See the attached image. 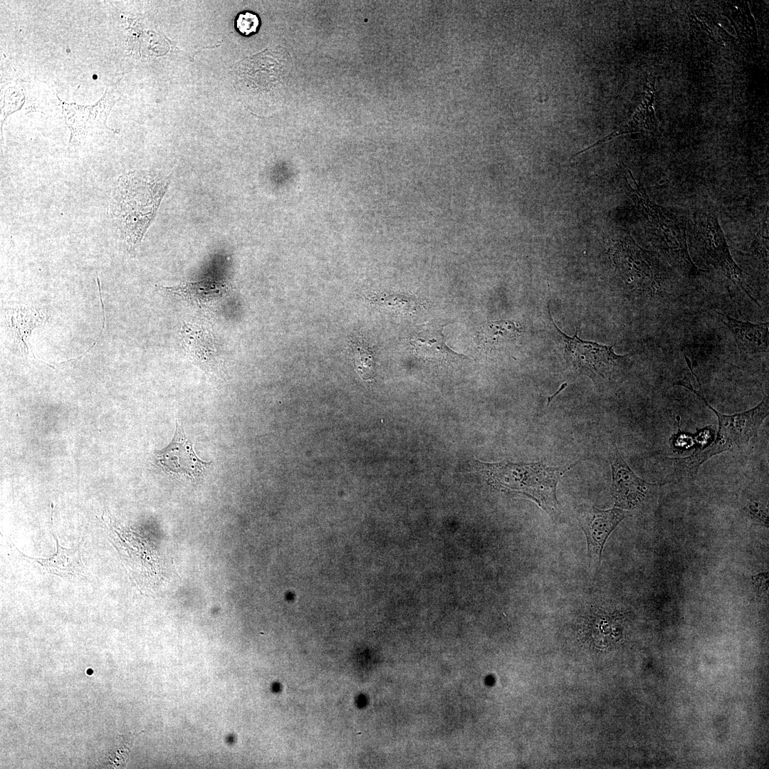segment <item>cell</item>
Wrapping results in <instances>:
<instances>
[{
  "label": "cell",
  "mask_w": 769,
  "mask_h": 769,
  "mask_svg": "<svg viewBox=\"0 0 769 769\" xmlns=\"http://www.w3.org/2000/svg\"><path fill=\"white\" fill-rule=\"evenodd\" d=\"M169 183L168 177L147 172H129L116 182L110 215L130 251L141 242L154 221Z\"/></svg>",
  "instance_id": "cell-1"
},
{
  "label": "cell",
  "mask_w": 769,
  "mask_h": 769,
  "mask_svg": "<svg viewBox=\"0 0 769 769\" xmlns=\"http://www.w3.org/2000/svg\"><path fill=\"white\" fill-rule=\"evenodd\" d=\"M636 189L630 186V197L642 216L652 244L675 266L689 276L699 273L692 261L687 245V219L656 204L642 186L637 184L628 170Z\"/></svg>",
  "instance_id": "cell-2"
},
{
  "label": "cell",
  "mask_w": 769,
  "mask_h": 769,
  "mask_svg": "<svg viewBox=\"0 0 769 769\" xmlns=\"http://www.w3.org/2000/svg\"><path fill=\"white\" fill-rule=\"evenodd\" d=\"M477 464L491 483L498 488L530 497L550 513H552L558 506L557 484L560 478L572 467L548 466L542 462Z\"/></svg>",
  "instance_id": "cell-3"
},
{
  "label": "cell",
  "mask_w": 769,
  "mask_h": 769,
  "mask_svg": "<svg viewBox=\"0 0 769 769\" xmlns=\"http://www.w3.org/2000/svg\"><path fill=\"white\" fill-rule=\"evenodd\" d=\"M681 385L699 397L705 404L712 409L718 418V431L716 438L708 446L696 451L691 456L674 459L678 466L686 467L690 474L696 473L699 466L713 455L738 450L747 446L756 436L757 431L768 415V396L765 394L763 400L754 408L744 412L733 415H725L718 412L710 406L700 388L698 391L686 380L675 383Z\"/></svg>",
  "instance_id": "cell-4"
},
{
  "label": "cell",
  "mask_w": 769,
  "mask_h": 769,
  "mask_svg": "<svg viewBox=\"0 0 769 769\" xmlns=\"http://www.w3.org/2000/svg\"><path fill=\"white\" fill-rule=\"evenodd\" d=\"M694 231V246L700 255L755 300L745 288L743 271L731 254L716 214L708 211L701 214L696 220Z\"/></svg>",
  "instance_id": "cell-5"
},
{
  "label": "cell",
  "mask_w": 769,
  "mask_h": 769,
  "mask_svg": "<svg viewBox=\"0 0 769 769\" xmlns=\"http://www.w3.org/2000/svg\"><path fill=\"white\" fill-rule=\"evenodd\" d=\"M63 114L70 130V143L85 142L105 133H117L118 130L107 125L108 117L116 102V94L112 87H108L101 98L91 105H82L61 100Z\"/></svg>",
  "instance_id": "cell-6"
},
{
  "label": "cell",
  "mask_w": 769,
  "mask_h": 769,
  "mask_svg": "<svg viewBox=\"0 0 769 769\" xmlns=\"http://www.w3.org/2000/svg\"><path fill=\"white\" fill-rule=\"evenodd\" d=\"M556 329L565 344V352L576 370L592 379L607 377L624 358L615 354L612 346L580 339L577 330L573 337H569L557 327Z\"/></svg>",
  "instance_id": "cell-7"
},
{
  "label": "cell",
  "mask_w": 769,
  "mask_h": 769,
  "mask_svg": "<svg viewBox=\"0 0 769 769\" xmlns=\"http://www.w3.org/2000/svg\"><path fill=\"white\" fill-rule=\"evenodd\" d=\"M155 461L168 474L186 476L191 479L202 477L211 464L197 457L192 442L178 422L176 423L175 432L170 443L155 452Z\"/></svg>",
  "instance_id": "cell-8"
},
{
  "label": "cell",
  "mask_w": 769,
  "mask_h": 769,
  "mask_svg": "<svg viewBox=\"0 0 769 769\" xmlns=\"http://www.w3.org/2000/svg\"><path fill=\"white\" fill-rule=\"evenodd\" d=\"M617 263L622 270L642 291L657 293L664 283V270L652 253L638 246L621 244L617 251Z\"/></svg>",
  "instance_id": "cell-9"
},
{
  "label": "cell",
  "mask_w": 769,
  "mask_h": 769,
  "mask_svg": "<svg viewBox=\"0 0 769 769\" xmlns=\"http://www.w3.org/2000/svg\"><path fill=\"white\" fill-rule=\"evenodd\" d=\"M624 515V511L617 508L600 510L585 504L578 508L577 518L585 534L587 554L590 558L600 562L606 540Z\"/></svg>",
  "instance_id": "cell-10"
},
{
  "label": "cell",
  "mask_w": 769,
  "mask_h": 769,
  "mask_svg": "<svg viewBox=\"0 0 769 769\" xmlns=\"http://www.w3.org/2000/svg\"><path fill=\"white\" fill-rule=\"evenodd\" d=\"M612 475V495L615 506L633 508L638 506L655 486L639 478L629 467L619 451L609 453Z\"/></svg>",
  "instance_id": "cell-11"
},
{
  "label": "cell",
  "mask_w": 769,
  "mask_h": 769,
  "mask_svg": "<svg viewBox=\"0 0 769 769\" xmlns=\"http://www.w3.org/2000/svg\"><path fill=\"white\" fill-rule=\"evenodd\" d=\"M718 315L733 335L740 353L753 355L768 351V322L752 323L721 313Z\"/></svg>",
  "instance_id": "cell-12"
},
{
  "label": "cell",
  "mask_w": 769,
  "mask_h": 769,
  "mask_svg": "<svg viewBox=\"0 0 769 769\" xmlns=\"http://www.w3.org/2000/svg\"><path fill=\"white\" fill-rule=\"evenodd\" d=\"M56 540V553L46 558H33L23 555V557L28 561H33L41 565L48 573L61 577H77L83 575L85 572V566L82 561L80 553V543L72 548L63 547L57 536L53 533Z\"/></svg>",
  "instance_id": "cell-13"
},
{
  "label": "cell",
  "mask_w": 769,
  "mask_h": 769,
  "mask_svg": "<svg viewBox=\"0 0 769 769\" xmlns=\"http://www.w3.org/2000/svg\"><path fill=\"white\" fill-rule=\"evenodd\" d=\"M45 320L43 310L35 306H19L6 310V325L21 353H29L26 340L32 330L42 325Z\"/></svg>",
  "instance_id": "cell-14"
},
{
  "label": "cell",
  "mask_w": 769,
  "mask_h": 769,
  "mask_svg": "<svg viewBox=\"0 0 769 769\" xmlns=\"http://www.w3.org/2000/svg\"><path fill=\"white\" fill-rule=\"evenodd\" d=\"M414 352L428 360H446L462 357V355L451 350L445 342L439 327L429 326L416 333L410 340Z\"/></svg>",
  "instance_id": "cell-15"
},
{
  "label": "cell",
  "mask_w": 769,
  "mask_h": 769,
  "mask_svg": "<svg viewBox=\"0 0 769 769\" xmlns=\"http://www.w3.org/2000/svg\"><path fill=\"white\" fill-rule=\"evenodd\" d=\"M157 288L198 305L207 304L220 298L226 290L222 285L206 281L187 283L171 287L157 286Z\"/></svg>",
  "instance_id": "cell-16"
},
{
  "label": "cell",
  "mask_w": 769,
  "mask_h": 769,
  "mask_svg": "<svg viewBox=\"0 0 769 769\" xmlns=\"http://www.w3.org/2000/svg\"><path fill=\"white\" fill-rule=\"evenodd\" d=\"M181 333L187 350L204 366H213L216 350L208 333L192 325H185Z\"/></svg>",
  "instance_id": "cell-17"
},
{
  "label": "cell",
  "mask_w": 769,
  "mask_h": 769,
  "mask_svg": "<svg viewBox=\"0 0 769 769\" xmlns=\"http://www.w3.org/2000/svg\"><path fill=\"white\" fill-rule=\"evenodd\" d=\"M520 332L519 327L511 320L491 321L483 328L481 339L483 345L490 347L515 340Z\"/></svg>",
  "instance_id": "cell-18"
},
{
  "label": "cell",
  "mask_w": 769,
  "mask_h": 769,
  "mask_svg": "<svg viewBox=\"0 0 769 769\" xmlns=\"http://www.w3.org/2000/svg\"><path fill=\"white\" fill-rule=\"evenodd\" d=\"M140 733H130L118 735L113 747L107 753L103 760L106 768H118L124 767L128 760L129 754L135 737Z\"/></svg>",
  "instance_id": "cell-19"
},
{
  "label": "cell",
  "mask_w": 769,
  "mask_h": 769,
  "mask_svg": "<svg viewBox=\"0 0 769 769\" xmlns=\"http://www.w3.org/2000/svg\"><path fill=\"white\" fill-rule=\"evenodd\" d=\"M355 368L363 380H370L373 375V356L370 348L360 342H352Z\"/></svg>",
  "instance_id": "cell-20"
},
{
  "label": "cell",
  "mask_w": 769,
  "mask_h": 769,
  "mask_svg": "<svg viewBox=\"0 0 769 769\" xmlns=\"http://www.w3.org/2000/svg\"><path fill=\"white\" fill-rule=\"evenodd\" d=\"M261 21L258 15L251 11L239 12L234 19L236 31L244 36H250L256 33L260 28Z\"/></svg>",
  "instance_id": "cell-21"
},
{
  "label": "cell",
  "mask_w": 769,
  "mask_h": 769,
  "mask_svg": "<svg viewBox=\"0 0 769 769\" xmlns=\"http://www.w3.org/2000/svg\"><path fill=\"white\" fill-rule=\"evenodd\" d=\"M376 303L388 308L398 310L403 313H410L415 310L416 300L412 296L405 295H389L376 299Z\"/></svg>",
  "instance_id": "cell-22"
},
{
  "label": "cell",
  "mask_w": 769,
  "mask_h": 769,
  "mask_svg": "<svg viewBox=\"0 0 769 769\" xmlns=\"http://www.w3.org/2000/svg\"><path fill=\"white\" fill-rule=\"evenodd\" d=\"M566 385H567V384H566V383L563 384V385L561 386V387H560V389H558V391L556 392V393H555V394H553V396H551V397H550L548 398V404L550 403V401H551V400L553 399V398L554 397H555V396H556V395H557V394H558L559 393V392H560V391H561L562 389H563L565 388V387H566Z\"/></svg>",
  "instance_id": "cell-23"
}]
</instances>
